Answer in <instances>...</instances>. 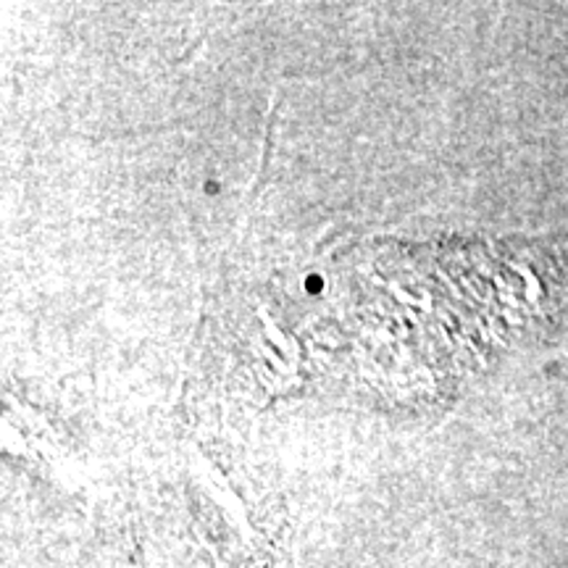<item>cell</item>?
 I'll list each match as a JSON object with an SVG mask.
<instances>
[{
    "label": "cell",
    "instance_id": "1",
    "mask_svg": "<svg viewBox=\"0 0 568 568\" xmlns=\"http://www.w3.org/2000/svg\"><path fill=\"white\" fill-rule=\"evenodd\" d=\"M303 290H305V295H322L326 290L324 276L322 274H308L303 280Z\"/></svg>",
    "mask_w": 568,
    "mask_h": 568
},
{
    "label": "cell",
    "instance_id": "2",
    "mask_svg": "<svg viewBox=\"0 0 568 568\" xmlns=\"http://www.w3.org/2000/svg\"><path fill=\"white\" fill-rule=\"evenodd\" d=\"M205 195H216L219 193V190H222V184H219L216 180H209V182H205Z\"/></svg>",
    "mask_w": 568,
    "mask_h": 568
}]
</instances>
